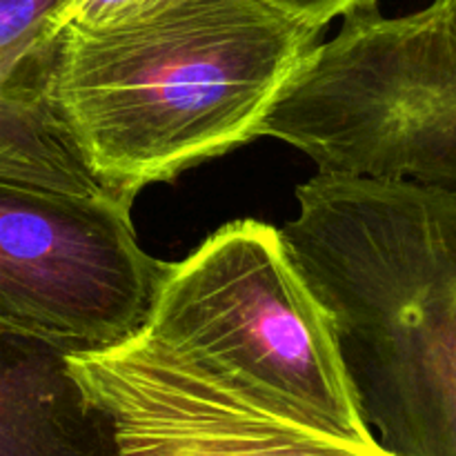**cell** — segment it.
Instances as JSON below:
<instances>
[{"label": "cell", "instance_id": "4", "mask_svg": "<svg viewBox=\"0 0 456 456\" xmlns=\"http://www.w3.org/2000/svg\"><path fill=\"white\" fill-rule=\"evenodd\" d=\"M142 334L254 399L374 441L328 314L270 223H227L185 261L169 263Z\"/></svg>", "mask_w": 456, "mask_h": 456}, {"label": "cell", "instance_id": "3", "mask_svg": "<svg viewBox=\"0 0 456 456\" xmlns=\"http://www.w3.org/2000/svg\"><path fill=\"white\" fill-rule=\"evenodd\" d=\"M319 174L456 191V0L383 16L356 0L301 62L258 127Z\"/></svg>", "mask_w": 456, "mask_h": 456}, {"label": "cell", "instance_id": "5", "mask_svg": "<svg viewBox=\"0 0 456 456\" xmlns=\"http://www.w3.org/2000/svg\"><path fill=\"white\" fill-rule=\"evenodd\" d=\"M132 203L0 181V319L71 352L145 330L169 263L134 234Z\"/></svg>", "mask_w": 456, "mask_h": 456}, {"label": "cell", "instance_id": "7", "mask_svg": "<svg viewBox=\"0 0 456 456\" xmlns=\"http://www.w3.org/2000/svg\"><path fill=\"white\" fill-rule=\"evenodd\" d=\"M65 4L67 0H0V181L96 194L105 190L43 96L56 18Z\"/></svg>", "mask_w": 456, "mask_h": 456}, {"label": "cell", "instance_id": "9", "mask_svg": "<svg viewBox=\"0 0 456 456\" xmlns=\"http://www.w3.org/2000/svg\"><path fill=\"white\" fill-rule=\"evenodd\" d=\"M147 3L151 0H67L56 18V34L65 25H94Z\"/></svg>", "mask_w": 456, "mask_h": 456}, {"label": "cell", "instance_id": "1", "mask_svg": "<svg viewBox=\"0 0 456 456\" xmlns=\"http://www.w3.org/2000/svg\"><path fill=\"white\" fill-rule=\"evenodd\" d=\"M356 0H151L56 34L43 96L94 181L151 183L258 138L323 29Z\"/></svg>", "mask_w": 456, "mask_h": 456}, {"label": "cell", "instance_id": "6", "mask_svg": "<svg viewBox=\"0 0 456 456\" xmlns=\"http://www.w3.org/2000/svg\"><path fill=\"white\" fill-rule=\"evenodd\" d=\"M67 361L118 456H395L377 439H350L254 399L142 332Z\"/></svg>", "mask_w": 456, "mask_h": 456}, {"label": "cell", "instance_id": "8", "mask_svg": "<svg viewBox=\"0 0 456 456\" xmlns=\"http://www.w3.org/2000/svg\"><path fill=\"white\" fill-rule=\"evenodd\" d=\"M69 352L0 319V456H118Z\"/></svg>", "mask_w": 456, "mask_h": 456}, {"label": "cell", "instance_id": "2", "mask_svg": "<svg viewBox=\"0 0 456 456\" xmlns=\"http://www.w3.org/2000/svg\"><path fill=\"white\" fill-rule=\"evenodd\" d=\"M279 227L361 419L395 456H456V191L316 174Z\"/></svg>", "mask_w": 456, "mask_h": 456}]
</instances>
